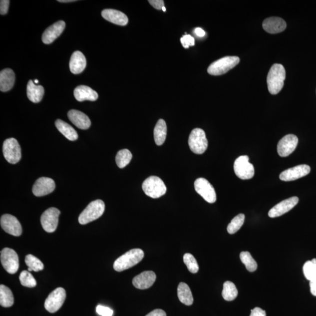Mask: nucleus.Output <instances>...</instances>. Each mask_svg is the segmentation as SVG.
<instances>
[{
  "label": "nucleus",
  "mask_w": 316,
  "mask_h": 316,
  "mask_svg": "<svg viewBox=\"0 0 316 316\" xmlns=\"http://www.w3.org/2000/svg\"><path fill=\"white\" fill-rule=\"evenodd\" d=\"M142 189L146 195L153 199L161 198L167 190L162 180L155 176H150L145 180L142 183Z\"/></svg>",
  "instance_id": "4"
},
{
  "label": "nucleus",
  "mask_w": 316,
  "mask_h": 316,
  "mask_svg": "<svg viewBox=\"0 0 316 316\" xmlns=\"http://www.w3.org/2000/svg\"><path fill=\"white\" fill-rule=\"evenodd\" d=\"M1 262L5 270L10 274H14L18 270L19 258L15 251L5 248L1 252Z\"/></svg>",
  "instance_id": "10"
},
{
  "label": "nucleus",
  "mask_w": 316,
  "mask_h": 316,
  "mask_svg": "<svg viewBox=\"0 0 316 316\" xmlns=\"http://www.w3.org/2000/svg\"><path fill=\"white\" fill-rule=\"evenodd\" d=\"M13 297L11 290L4 285L0 286V305L4 308L11 307L13 304Z\"/></svg>",
  "instance_id": "30"
},
{
  "label": "nucleus",
  "mask_w": 316,
  "mask_h": 316,
  "mask_svg": "<svg viewBox=\"0 0 316 316\" xmlns=\"http://www.w3.org/2000/svg\"><path fill=\"white\" fill-rule=\"evenodd\" d=\"M15 76L13 71L6 68L0 73V90L6 92L12 89L15 83Z\"/></svg>",
  "instance_id": "25"
},
{
  "label": "nucleus",
  "mask_w": 316,
  "mask_h": 316,
  "mask_svg": "<svg viewBox=\"0 0 316 316\" xmlns=\"http://www.w3.org/2000/svg\"><path fill=\"white\" fill-rule=\"evenodd\" d=\"M195 33L197 36L203 37L205 35L206 32L205 30L200 28H197L195 30Z\"/></svg>",
  "instance_id": "46"
},
{
  "label": "nucleus",
  "mask_w": 316,
  "mask_h": 316,
  "mask_svg": "<svg viewBox=\"0 0 316 316\" xmlns=\"http://www.w3.org/2000/svg\"><path fill=\"white\" fill-rule=\"evenodd\" d=\"M58 1L60 2H74L76 1H74V0H59Z\"/></svg>",
  "instance_id": "47"
},
{
  "label": "nucleus",
  "mask_w": 316,
  "mask_h": 316,
  "mask_svg": "<svg viewBox=\"0 0 316 316\" xmlns=\"http://www.w3.org/2000/svg\"><path fill=\"white\" fill-rule=\"evenodd\" d=\"M25 263L33 271L39 272L43 270L44 268L42 262L31 254L27 255L25 257Z\"/></svg>",
  "instance_id": "36"
},
{
  "label": "nucleus",
  "mask_w": 316,
  "mask_h": 316,
  "mask_svg": "<svg viewBox=\"0 0 316 316\" xmlns=\"http://www.w3.org/2000/svg\"><path fill=\"white\" fill-rule=\"evenodd\" d=\"M298 138L294 134H288L279 141L277 151L281 157H287L290 155L297 147Z\"/></svg>",
  "instance_id": "13"
},
{
  "label": "nucleus",
  "mask_w": 316,
  "mask_h": 316,
  "mask_svg": "<svg viewBox=\"0 0 316 316\" xmlns=\"http://www.w3.org/2000/svg\"><path fill=\"white\" fill-rule=\"evenodd\" d=\"M234 169L237 177L241 179H250L254 176V166L250 164L249 157L247 155L241 156L236 159Z\"/></svg>",
  "instance_id": "8"
},
{
  "label": "nucleus",
  "mask_w": 316,
  "mask_h": 316,
  "mask_svg": "<svg viewBox=\"0 0 316 316\" xmlns=\"http://www.w3.org/2000/svg\"><path fill=\"white\" fill-rule=\"evenodd\" d=\"M35 82L36 84H38V80H37V79L35 80Z\"/></svg>",
  "instance_id": "49"
},
{
  "label": "nucleus",
  "mask_w": 316,
  "mask_h": 316,
  "mask_svg": "<svg viewBox=\"0 0 316 316\" xmlns=\"http://www.w3.org/2000/svg\"><path fill=\"white\" fill-rule=\"evenodd\" d=\"M156 276L153 271H144L132 280L134 286L139 290H146L151 287L156 281Z\"/></svg>",
  "instance_id": "19"
},
{
  "label": "nucleus",
  "mask_w": 316,
  "mask_h": 316,
  "mask_svg": "<svg viewBox=\"0 0 316 316\" xmlns=\"http://www.w3.org/2000/svg\"><path fill=\"white\" fill-rule=\"evenodd\" d=\"M132 157V154L128 149H122L117 153L115 161L119 168H124L130 164Z\"/></svg>",
  "instance_id": "32"
},
{
  "label": "nucleus",
  "mask_w": 316,
  "mask_h": 316,
  "mask_svg": "<svg viewBox=\"0 0 316 316\" xmlns=\"http://www.w3.org/2000/svg\"><path fill=\"white\" fill-rule=\"evenodd\" d=\"M3 154L9 164H15L21 158V149L15 138L6 139L2 146Z\"/></svg>",
  "instance_id": "7"
},
{
  "label": "nucleus",
  "mask_w": 316,
  "mask_h": 316,
  "mask_svg": "<svg viewBox=\"0 0 316 316\" xmlns=\"http://www.w3.org/2000/svg\"><path fill=\"white\" fill-rule=\"evenodd\" d=\"M66 291L62 288L56 289L49 295L45 302V308L51 314L58 311L66 300Z\"/></svg>",
  "instance_id": "9"
},
{
  "label": "nucleus",
  "mask_w": 316,
  "mask_h": 316,
  "mask_svg": "<svg viewBox=\"0 0 316 316\" xmlns=\"http://www.w3.org/2000/svg\"><path fill=\"white\" fill-rule=\"evenodd\" d=\"M55 189V183L51 178H40L35 182L32 188L33 195L41 197L50 194Z\"/></svg>",
  "instance_id": "16"
},
{
  "label": "nucleus",
  "mask_w": 316,
  "mask_h": 316,
  "mask_svg": "<svg viewBox=\"0 0 316 316\" xmlns=\"http://www.w3.org/2000/svg\"><path fill=\"white\" fill-rule=\"evenodd\" d=\"M101 15L105 19L114 24L125 26L128 22L127 16L116 9H105L102 11Z\"/></svg>",
  "instance_id": "20"
},
{
  "label": "nucleus",
  "mask_w": 316,
  "mask_h": 316,
  "mask_svg": "<svg viewBox=\"0 0 316 316\" xmlns=\"http://www.w3.org/2000/svg\"><path fill=\"white\" fill-rule=\"evenodd\" d=\"M183 261L190 273L192 274L198 273L199 270V265L193 255L189 253L185 254L183 256Z\"/></svg>",
  "instance_id": "37"
},
{
  "label": "nucleus",
  "mask_w": 316,
  "mask_h": 316,
  "mask_svg": "<svg viewBox=\"0 0 316 316\" xmlns=\"http://www.w3.org/2000/svg\"><path fill=\"white\" fill-rule=\"evenodd\" d=\"M70 121L77 128L87 130L91 125V121L87 115L80 111L71 110L67 113Z\"/></svg>",
  "instance_id": "21"
},
{
  "label": "nucleus",
  "mask_w": 316,
  "mask_h": 316,
  "mask_svg": "<svg viewBox=\"0 0 316 316\" xmlns=\"http://www.w3.org/2000/svg\"><path fill=\"white\" fill-rule=\"evenodd\" d=\"M146 316H166V314L162 309H155Z\"/></svg>",
  "instance_id": "44"
},
{
  "label": "nucleus",
  "mask_w": 316,
  "mask_h": 316,
  "mask_svg": "<svg viewBox=\"0 0 316 316\" xmlns=\"http://www.w3.org/2000/svg\"><path fill=\"white\" fill-rule=\"evenodd\" d=\"M195 189L197 193L209 203L216 201V193L215 188L205 178H199L195 182Z\"/></svg>",
  "instance_id": "12"
},
{
  "label": "nucleus",
  "mask_w": 316,
  "mask_h": 316,
  "mask_svg": "<svg viewBox=\"0 0 316 316\" xmlns=\"http://www.w3.org/2000/svg\"><path fill=\"white\" fill-rule=\"evenodd\" d=\"M19 281L23 287L27 288L35 287L36 282L29 271H23L19 276Z\"/></svg>",
  "instance_id": "38"
},
{
  "label": "nucleus",
  "mask_w": 316,
  "mask_h": 316,
  "mask_svg": "<svg viewBox=\"0 0 316 316\" xmlns=\"http://www.w3.org/2000/svg\"><path fill=\"white\" fill-rule=\"evenodd\" d=\"M144 257V251L141 249H132L122 255L115 260L114 269L117 272H122L136 266Z\"/></svg>",
  "instance_id": "2"
},
{
  "label": "nucleus",
  "mask_w": 316,
  "mask_h": 316,
  "mask_svg": "<svg viewBox=\"0 0 316 316\" xmlns=\"http://www.w3.org/2000/svg\"><path fill=\"white\" fill-rule=\"evenodd\" d=\"M2 229L11 235L18 237L22 234V227L15 217L8 214L2 215L0 220Z\"/></svg>",
  "instance_id": "14"
},
{
  "label": "nucleus",
  "mask_w": 316,
  "mask_h": 316,
  "mask_svg": "<svg viewBox=\"0 0 316 316\" xmlns=\"http://www.w3.org/2000/svg\"><path fill=\"white\" fill-rule=\"evenodd\" d=\"M245 220L244 214H240L232 220L227 227V232L230 234H235L243 226Z\"/></svg>",
  "instance_id": "34"
},
{
  "label": "nucleus",
  "mask_w": 316,
  "mask_h": 316,
  "mask_svg": "<svg viewBox=\"0 0 316 316\" xmlns=\"http://www.w3.org/2000/svg\"><path fill=\"white\" fill-rule=\"evenodd\" d=\"M154 134L156 145L160 146L164 143L167 135V126L166 122L162 119H160L156 123Z\"/></svg>",
  "instance_id": "28"
},
{
  "label": "nucleus",
  "mask_w": 316,
  "mask_h": 316,
  "mask_svg": "<svg viewBox=\"0 0 316 316\" xmlns=\"http://www.w3.org/2000/svg\"><path fill=\"white\" fill-rule=\"evenodd\" d=\"M250 316H267L266 312L260 308H256L251 310Z\"/></svg>",
  "instance_id": "43"
},
{
  "label": "nucleus",
  "mask_w": 316,
  "mask_h": 316,
  "mask_svg": "<svg viewBox=\"0 0 316 316\" xmlns=\"http://www.w3.org/2000/svg\"><path fill=\"white\" fill-rule=\"evenodd\" d=\"M188 142L190 150L196 154H203L208 147V141L202 129L193 130L189 135Z\"/></svg>",
  "instance_id": "6"
},
{
  "label": "nucleus",
  "mask_w": 316,
  "mask_h": 316,
  "mask_svg": "<svg viewBox=\"0 0 316 316\" xmlns=\"http://www.w3.org/2000/svg\"><path fill=\"white\" fill-rule=\"evenodd\" d=\"M304 274L305 277L309 281L316 277V259L308 261L304 264Z\"/></svg>",
  "instance_id": "35"
},
{
  "label": "nucleus",
  "mask_w": 316,
  "mask_h": 316,
  "mask_svg": "<svg viewBox=\"0 0 316 316\" xmlns=\"http://www.w3.org/2000/svg\"><path fill=\"white\" fill-rule=\"evenodd\" d=\"M74 96L79 101L86 100L94 101L97 100L98 97L96 91L87 86H77L74 90Z\"/></svg>",
  "instance_id": "24"
},
{
  "label": "nucleus",
  "mask_w": 316,
  "mask_h": 316,
  "mask_svg": "<svg viewBox=\"0 0 316 316\" xmlns=\"http://www.w3.org/2000/svg\"><path fill=\"white\" fill-rule=\"evenodd\" d=\"M178 297L182 304L190 306L193 303V297L191 290L185 283H180L178 288Z\"/></svg>",
  "instance_id": "29"
},
{
  "label": "nucleus",
  "mask_w": 316,
  "mask_h": 316,
  "mask_svg": "<svg viewBox=\"0 0 316 316\" xmlns=\"http://www.w3.org/2000/svg\"><path fill=\"white\" fill-rule=\"evenodd\" d=\"M26 93L29 100L37 103L42 100L45 90L43 86H37L30 80L27 84Z\"/></svg>",
  "instance_id": "26"
},
{
  "label": "nucleus",
  "mask_w": 316,
  "mask_h": 316,
  "mask_svg": "<svg viewBox=\"0 0 316 316\" xmlns=\"http://www.w3.org/2000/svg\"><path fill=\"white\" fill-rule=\"evenodd\" d=\"M237 56H226L223 57L210 64L207 72L211 75L219 76L225 74L240 62Z\"/></svg>",
  "instance_id": "5"
},
{
  "label": "nucleus",
  "mask_w": 316,
  "mask_h": 316,
  "mask_svg": "<svg viewBox=\"0 0 316 316\" xmlns=\"http://www.w3.org/2000/svg\"><path fill=\"white\" fill-rule=\"evenodd\" d=\"M298 202L299 198L298 197H292V198L284 200L273 207L268 213V216L271 218H275V217L283 216L293 209Z\"/></svg>",
  "instance_id": "17"
},
{
  "label": "nucleus",
  "mask_w": 316,
  "mask_h": 316,
  "mask_svg": "<svg viewBox=\"0 0 316 316\" xmlns=\"http://www.w3.org/2000/svg\"><path fill=\"white\" fill-rule=\"evenodd\" d=\"M150 4L156 9H162L164 7L165 3L162 0H149L148 1Z\"/></svg>",
  "instance_id": "42"
},
{
  "label": "nucleus",
  "mask_w": 316,
  "mask_h": 316,
  "mask_svg": "<svg viewBox=\"0 0 316 316\" xmlns=\"http://www.w3.org/2000/svg\"><path fill=\"white\" fill-rule=\"evenodd\" d=\"M311 172V167L307 165H301L285 170L280 176L281 181H293L307 176Z\"/></svg>",
  "instance_id": "15"
},
{
  "label": "nucleus",
  "mask_w": 316,
  "mask_h": 316,
  "mask_svg": "<svg viewBox=\"0 0 316 316\" xmlns=\"http://www.w3.org/2000/svg\"><path fill=\"white\" fill-rule=\"evenodd\" d=\"M60 214V211L55 207H51V208L47 209L42 214L41 218H40V222H41L43 229L45 232L49 233L55 232L57 225H58Z\"/></svg>",
  "instance_id": "11"
},
{
  "label": "nucleus",
  "mask_w": 316,
  "mask_h": 316,
  "mask_svg": "<svg viewBox=\"0 0 316 316\" xmlns=\"http://www.w3.org/2000/svg\"><path fill=\"white\" fill-rule=\"evenodd\" d=\"M162 9L163 10V11L164 12L166 11V8L165 7V6H164V7H163Z\"/></svg>",
  "instance_id": "48"
},
{
  "label": "nucleus",
  "mask_w": 316,
  "mask_h": 316,
  "mask_svg": "<svg viewBox=\"0 0 316 316\" xmlns=\"http://www.w3.org/2000/svg\"><path fill=\"white\" fill-rule=\"evenodd\" d=\"M86 59L80 51H76L70 57L69 67L71 72L79 74L83 72L86 67Z\"/></svg>",
  "instance_id": "23"
},
{
  "label": "nucleus",
  "mask_w": 316,
  "mask_h": 316,
  "mask_svg": "<svg viewBox=\"0 0 316 316\" xmlns=\"http://www.w3.org/2000/svg\"><path fill=\"white\" fill-rule=\"evenodd\" d=\"M65 25V22L63 21H59L48 27L43 33V42L45 44L52 43L62 34Z\"/></svg>",
  "instance_id": "18"
},
{
  "label": "nucleus",
  "mask_w": 316,
  "mask_h": 316,
  "mask_svg": "<svg viewBox=\"0 0 316 316\" xmlns=\"http://www.w3.org/2000/svg\"><path fill=\"white\" fill-rule=\"evenodd\" d=\"M55 125L57 130L69 140L72 141L77 140L78 138L77 132L69 124L58 119L55 122Z\"/></svg>",
  "instance_id": "27"
},
{
  "label": "nucleus",
  "mask_w": 316,
  "mask_h": 316,
  "mask_svg": "<svg viewBox=\"0 0 316 316\" xmlns=\"http://www.w3.org/2000/svg\"><path fill=\"white\" fill-rule=\"evenodd\" d=\"M286 71L283 65L275 63L271 67L267 77L268 90L271 94L280 93L284 86Z\"/></svg>",
  "instance_id": "1"
},
{
  "label": "nucleus",
  "mask_w": 316,
  "mask_h": 316,
  "mask_svg": "<svg viewBox=\"0 0 316 316\" xmlns=\"http://www.w3.org/2000/svg\"><path fill=\"white\" fill-rule=\"evenodd\" d=\"M97 314L101 316H112L113 315V311L103 306L98 305L96 308Z\"/></svg>",
  "instance_id": "40"
},
{
  "label": "nucleus",
  "mask_w": 316,
  "mask_h": 316,
  "mask_svg": "<svg viewBox=\"0 0 316 316\" xmlns=\"http://www.w3.org/2000/svg\"><path fill=\"white\" fill-rule=\"evenodd\" d=\"M181 42L185 48H189L190 46H194L195 44V38L190 35H183L181 38Z\"/></svg>",
  "instance_id": "39"
},
{
  "label": "nucleus",
  "mask_w": 316,
  "mask_h": 316,
  "mask_svg": "<svg viewBox=\"0 0 316 316\" xmlns=\"http://www.w3.org/2000/svg\"><path fill=\"white\" fill-rule=\"evenodd\" d=\"M240 257L241 262L245 265L248 271L253 273L257 270V263L249 252L244 251V252L241 253Z\"/></svg>",
  "instance_id": "33"
},
{
  "label": "nucleus",
  "mask_w": 316,
  "mask_h": 316,
  "mask_svg": "<svg viewBox=\"0 0 316 316\" xmlns=\"http://www.w3.org/2000/svg\"><path fill=\"white\" fill-rule=\"evenodd\" d=\"M263 28L270 33H278L284 31L287 28V23L279 17H270L264 20Z\"/></svg>",
  "instance_id": "22"
},
{
  "label": "nucleus",
  "mask_w": 316,
  "mask_h": 316,
  "mask_svg": "<svg viewBox=\"0 0 316 316\" xmlns=\"http://www.w3.org/2000/svg\"><path fill=\"white\" fill-rule=\"evenodd\" d=\"M310 288L312 294L316 297V277L310 281Z\"/></svg>",
  "instance_id": "45"
},
{
  "label": "nucleus",
  "mask_w": 316,
  "mask_h": 316,
  "mask_svg": "<svg viewBox=\"0 0 316 316\" xmlns=\"http://www.w3.org/2000/svg\"><path fill=\"white\" fill-rule=\"evenodd\" d=\"M105 210V204L101 200L91 202L79 217V222L84 225L100 218Z\"/></svg>",
  "instance_id": "3"
},
{
  "label": "nucleus",
  "mask_w": 316,
  "mask_h": 316,
  "mask_svg": "<svg viewBox=\"0 0 316 316\" xmlns=\"http://www.w3.org/2000/svg\"><path fill=\"white\" fill-rule=\"evenodd\" d=\"M0 13L1 15H5L8 12L9 1V0H1L0 1Z\"/></svg>",
  "instance_id": "41"
},
{
  "label": "nucleus",
  "mask_w": 316,
  "mask_h": 316,
  "mask_svg": "<svg viewBox=\"0 0 316 316\" xmlns=\"http://www.w3.org/2000/svg\"><path fill=\"white\" fill-rule=\"evenodd\" d=\"M222 296L227 301H233L237 297L238 290L232 282L227 281L224 284Z\"/></svg>",
  "instance_id": "31"
}]
</instances>
